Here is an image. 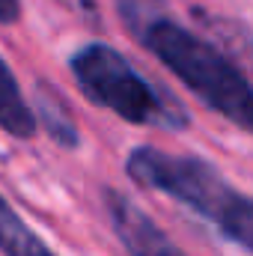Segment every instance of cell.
Returning a JSON list of instances; mask_svg holds the SVG:
<instances>
[{
	"mask_svg": "<svg viewBox=\"0 0 253 256\" xmlns=\"http://www.w3.org/2000/svg\"><path fill=\"white\" fill-rule=\"evenodd\" d=\"M126 173L140 188L161 191L194 208L230 242L253 254V196L232 191L212 161L200 155H173L155 146H137L128 155Z\"/></svg>",
	"mask_w": 253,
	"mask_h": 256,
	"instance_id": "cell-1",
	"label": "cell"
},
{
	"mask_svg": "<svg viewBox=\"0 0 253 256\" xmlns=\"http://www.w3.org/2000/svg\"><path fill=\"white\" fill-rule=\"evenodd\" d=\"M137 42L152 51L202 104L253 134V84L214 45L194 36L170 15L152 21Z\"/></svg>",
	"mask_w": 253,
	"mask_h": 256,
	"instance_id": "cell-2",
	"label": "cell"
},
{
	"mask_svg": "<svg viewBox=\"0 0 253 256\" xmlns=\"http://www.w3.org/2000/svg\"><path fill=\"white\" fill-rule=\"evenodd\" d=\"M68 68L74 84L92 104L116 114L131 126H152L167 131L188 128V114L182 110V104L161 86L146 80L110 45L92 42L78 48L68 60Z\"/></svg>",
	"mask_w": 253,
	"mask_h": 256,
	"instance_id": "cell-3",
	"label": "cell"
},
{
	"mask_svg": "<svg viewBox=\"0 0 253 256\" xmlns=\"http://www.w3.org/2000/svg\"><path fill=\"white\" fill-rule=\"evenodd\" d=\"M104 206H108V218L114 224V232L122 242L128 256H185L170 242V236L134 200H128L126 194L108 188Z\"/></svg>",
	"mask_w": 253,
	"mask_h": 256,
	"instance_id": "cell-4",
	"label": "cell"
},
{
	"mask_svg": "<svg viewBox=\"0 0 253 256\" xmlns=\"http://www.w3.org/2000/svg\"><path fill=\"white\" fill-rule=\"evenodd\" d=\"M0 128L18 140H30L39 128L33 108L27 104L12 68L6 66L3 57H0Z\"/></svg>",
	"mask_w": 253,
	"mask_h": 256,
	"instance_id": "cell-5",
	"label": "cell"
},
{
	"mask_svg": "<svg viewBox=\"0 0 253 256\" xmlns=\"http://www.w3.org/2000/svg\"><path fill=\"white\" fill-rule=\"evenodd\" d=\"M36 122H42L45 131L51 134V140L63 149H78L80 143V131L78 122L66 104V98L48 84H39L36 86Z\"/></svg>",
	"mask_w": 253,
	"mask_h": 256,
	"instance_id": "cell-6",
	"label": "cell"
},
{
	"mask_svg": "<svg viewBox=\"0 0 253 256\" xmlns=\"http://www.w3.org/2000/svg\"><path fill=\"white\" fill-rule=\"evenodd\" d=\"M0 254L3 256H57L0 196Z\"/></svg>",
	"mask_w": 253,
	"mask_h": 256,
	"instance_id": "cell-7",
	"label": "cell"
},
{
	"mask_svg": "<svg viewBox=\"0 0 253 256\" xmlns=\"http://www.w3.org/2000/svg\"><path fill=\"white\" fill-rule=\"evenodd\" d=\"M116 12H120L128 33L134 39H140V33L152 21L167 15V0H116Z\"/></svg>",
	"mask_w": 253,
	"mask_h": 256,
	"instance_id": "cell-8",
	"label": "cell"
},
{
	"mask_svg": "<svg viewBox=\"0 0 253 256\" xmlns=\"http://www.w3.org/2000/svg\"><path fill=\"white\" fill-rule=\"evenodd\" d=\"M21 18V3L18 0H0V24H15Z\"/></svg>",
	"mask_w": 253,
	"mask_h": 256,
	"instance_id": "cell-9",
	"label": "cell"
}]
</instances>
